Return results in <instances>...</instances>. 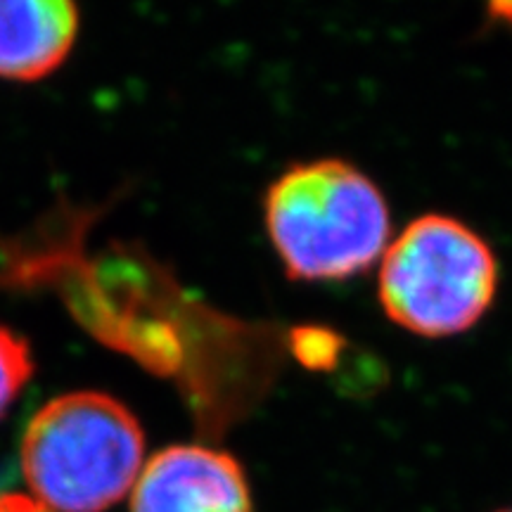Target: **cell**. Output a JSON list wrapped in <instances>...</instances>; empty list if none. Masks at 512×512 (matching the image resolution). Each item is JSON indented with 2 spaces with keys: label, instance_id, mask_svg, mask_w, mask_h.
Masks as SVG:
<instances>
[{
  "label": "cell",
  "instance_id": "6da1fadb",
  "mask_svg": "<svg viewBox=\"0 0 512 512\" xmlns=\"http://www.w3.org/2000/svg\"><path fill=\"white\" fill-rule=\"evenodd\" d=\"M264 219L285 273L335 283L368 271L389 242V204L370 176L347 159L287 166L268 185Z\"/></svg>",
  "mask_w": 512,
  "mask_h": 512
},
{
  "label": "cell",
  "instance_id": "7a4b0ae2",
  "mask_svg": "<svg viewBox=\"0 0 512 512\" xmlns=\"http://www.w3.org/2000/svg\"><path fill=\"white\" fill-rule=\"evenodd\" d=\"M31 498L50 512H105L138 482L145 434L102 392L57 396L31 418L19 448Z\"/></svg>",
  "mask_w": 512,
  "mask_h": 512
},
{
  "label": "cell",
  "instance_id": "3957f363",
  "mask_svg": "<svg viewBox=\"0 0 512 512\" xmlns=\"http://www.w3.org/2000/svg\"><path fill=\"white\" fill-rule=\"evenodd\" d=\"M498 292V261L477 230L446 214H425L387 245L380 304L413 335L453 337L479 323Z\"/></svg>",
  "mask_w": 512,
  "mask_h": 512
},
{
  "label": "cell",
  "instance_id": "277c9868",
  "mask_svg": "<svg viewBox=\"0 0 512 512\" xmlns=\"http://www.w3.org/2000/svg\"><path fill=\"white\" fill-rule=\"evenodd\" d=\"M131 512H254V503L238 458L214 446L181 444L143 465Z\"/></svg>",
  "mask_w": 512,
  "mask_h": 512
},
{
  "label": "cell",
  "instance_id": "5b68a950",
  "mask_svg": "<svg viewBox=\"0 0 512 512\" xmlns=\"http://www.w3.org/2000/svg\"><path fill=\"white\" fill-rule=\"evenodd\" d=\"M79 34L69 0H0V79L38 81L67 60Z\"/></svg>",
  "mask_w": 512,
  "mask_h": 512
},
{
  "label": "cell",
  "instance_id": "8992f818",
  "mask_svg": "<svg viewBox=\"0 0 512 512\" xmlns=\"http://www.w3.org/2000/svg\"><path fill=\"white\" fill-rule=\"evenodd\" d=\"M34 375L29 342L15 330L0 325V420Z\"/></svg>",
  "mask_w": 512,
  "mask_h": 512
},
{
  "label": "cell",
  "instance_id": "52a82bcc",
  "mask_svg": "<svg viewBox=\"0 0 512 512\" xmlns=\"http://www.w3.org/2000/svg\"><path fill=\"white\" fill-rule=\"evenodd\" d=\"M294 354L304 366L311 368H330V361H335L339 349V339L330 335L328 330L318 328H302L292 339Z\"/></svg>",
  "mask_w": 512,
  "mask_h": 512
},
{
  "label": "cell",
  "instance_id": "ba28073f",
  "mask_svg": "<svg viewBox=\"0 0 512 512\" xmlns=\"http://www.w3.org/2000/svg\"><path fill=\"white\" fill-rule=\"evenodd\" d=\"M0 512H50L27 494H0Z\"/></svg>",
  "mask_w": 512,
  "mask_h": 512
},
{
  "label": "cell",
  "instance_id": "9c48e42d",
  "mask_svg": "<svg viewBox=\"0 0 512 512\" xmlns=\"http://www.w3.org/2000/svg\"><path fill=\"white\" fill-rule=\"evenodd\" d=\"M496 512H512V505H510V508H503V510H496Z\"/></svg>",
  "mask_w": 512,
  "mask_h": 512
}]
</instances>
